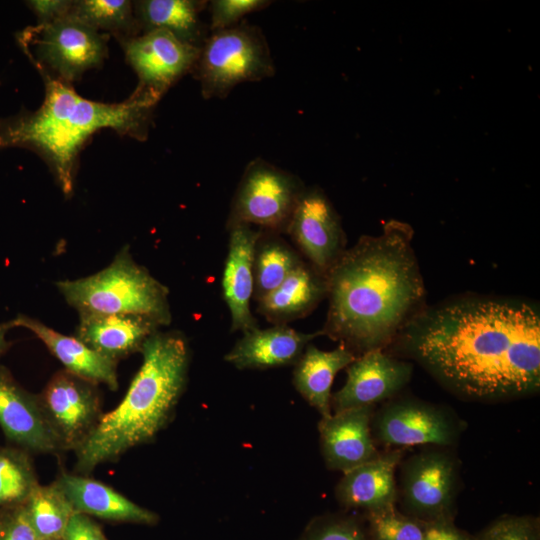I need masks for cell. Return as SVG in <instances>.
<instances>
[{"label":"cell","mask_w":540,"mask_h":540,"mask_svg":"<svg viewBox=\"0 0 540 540\" xmlns=\"http://www.w3.org/2000/svg\"><path fill=\"white\" fill-rule=\"evenodd\" d=\"M395 342L463 399L496 402L540 388V312L531 302L457 297L425 307Z\"/></svg>","instance_id":"obj_1"},{"label":"cell","mask_w":540,"mask_h":540,"mask_svg":"<svg viewBox=\"0 0 540 540\" xmlns=\"http://www.w3.org/2000/svg\"><path fill=\"white\" fill-rule=\"evenodd\" d=\"M410 225L391 220L362 236L326 275L329 301L321 329L356 357L384 350L426 306Z\"/></svg>","instance_id":"obj_2"},{"label":"cell","mask_w":540,"mask_h":540,"mask_svg":"<svg viewBox=\"0 0 540 540\" xmlns=\"http://www.w3.org/2000/svg\"><path fill=\"white\" fill-rule=\"evenodd\" d=\"M45 97L35 111L22 110L0 119V149L34 151L48 165L61 191L69 197L75 184L79 154L90 137L103 128L139 141L148 137L155 105L129 96L119 103L81 97L72 84L43 70Z\"/></svg>","instance_id":"obj_3"},{"label":"cell","mask_w":540,"mask_h":540,"mask_svg":"<svg viewBox=\"0 0 540 540\" xmlns=\"http://www.w3.org/2000/svg\"><path fill=\"white\" fill-rule=\"evenodd\" d=\"M140 352L142 364L122 401L100 417L76 449L77 468L83 473L151 441L174 414L187 383V340L177 331H157Z\"/></svg>","instance_id":"obj_4"},{"label":"cell","mask_w":540,"mask_h":540,"mask_svg":"<svg viewBox=\"0 0 540 540\" xmlns=\"http://www.w3.org/2000/svg\"><path fill=\"white\" fill-rule=\"evenodd\" d=\"M59 292L79 314H135L171 323L168 289L123 247L99 272L57 282Z\"/></svg>","instance_id":"obj_5"},{"label":"cell","mask_w":540,"mask_h":540,"mask_svg":"<svg viewBox=\"0 0 540 540\" xmlns=\"http://www.w3.org/2000/svg\"><path fill=\"white\" fill-rule=\"evenodd\" d=\"M191 73L204 99H224L241 83L274 76L275 66L262 29L243 20L209 34Z\"/></svg>","instance_id":"obj_6"},{"label":"cell","mask_w":540,"mask_h":540,"mask_svg":"<svg viewBox=\"0 0 540 540\" xmlns=\"http://www.w3.org/2000/svg\"><path fill=\"white\" fill-rule=\"evenodd\" d=\"M17 38L37 71L72 84L103 63L109 35L65 17L26 27Z\"/></svg>","instance_id":"obj_7"},{"label":"cell","mask_w":540,"mask_h":540,"mask_svg":"<svg viewBox=\"0 0 540 540\" xmlns=\"http://www.w3.org/2000/svg\"><path fill=\"white\" fill-rule=\"evenodd\" d=\"M305 186L302 180L261 157L251 160L231 202L227 225H256L285 233Z\"/></svg>","instance_id":"obj_8"},{"label":"cell","mask_w":540,"mask_h":540,"mask_svg":"<svg viewBox=\"0 0 540 540\" xmlns=\"http://www.w3.org/2000/svg\"><path fill=\"white\" fill-rule=\"evenodd\" d=\"M119 42L138 77V85L130 96L155 106L176 82L192 72L201 50L163 29Z\"/></svg>","instance_id":"obj_9"},{"label":"cell","mask_w":540,"mask_h":540,"mask_svg":"<svg viewBox=\"0 0 540 540\" xmlns=\"http://www.w3.org/2000/svg\"><path fill=\"white\" fill-rule=\"evenodd\" d=\"M459 489V464L447 451L425 450L401 466L405 514L423 522L451 519Z\"/></svg>","instance_id":"obj_10"},{"label":"cell","mask_w":540,"mask_h":540,"mask_svg":"<svg viewBox=\"0 0 540 540\" xmlns=\"http://www.w3.org/2000/svg\"><path fill=\"white\" fill-rule=\"evenodd\" d=\"M374 440L395 447L417 445L451 446L464 424L448 409L414 398L389 401L373 413Z\"/></svg>","instance_id":"obj_11"},{"label":"cell","mask_w":540,"mask_h":540,"mask_svg":"<svg viewBox=\"0 0 540 540\" xmlns=\"http://www.w3.org/2000/svg\"><path fill=\"white\" fill-rule=\"evenodd\" d=\"M285 233L324 276L346 249L341 219L319 187H305Z\"/></svg>","instance_id":"obj_12"},{"label":"cell","mask_w":540,"mask_h":540,"mask_svg":"<svg viewBox=\"0 0 540 540\" xmlns=\"http://www.w3.org/2000/svg\"><path fill=\"white\" fill-rule=\"evenodd\" d=\"M39 400L65 448L76 450L101 417L93 383L67 371L52 377Z\"/></svg>","instance_id":"obj_13"},{"label":"cell","mask_w":540,"mask_h":540,"mask_svg":"<svg viewBox=\"0 0 540 540\" xmlns=\"http://www.w3.org/2000/svg\"><path fill=\"white\" fill-rule=\"evenodd\" d=\"M346 372L345 384L331 396L334 412L375 406L393 397L410 381L413 366L384 350H373L357 356Z\"/></svg>","instance_id":"obj_14"},{"label":"cell","mask_w":540,"mask_h":540,"mask_svg":"<svg viewBox=\"0 0 540 540\" xmlns=\"http://www.w3.org/2000/svg\"><path fill=\"white\" fill-rule=\"evenodd\" d=\"M228 252L222 274V294L231 317V331L245 333L258 323L251 312L254 297V254L260 229L248 224L227 225Z\"/></svg>","instance_id":"obj_15"},{"label":"cell","mask_w":540,"mask_h":540,"mask_svg":"<svg viewBox=\"0 0 540 540\" xmlns=\"http://www.w3.org/2000/svg\"><path fill=\"white\" fill-rule=\"evenodd\" d=\"M0 426L9 440L22 448L48 453L62 448L40 400L21 388L0 367Z\"/></svg>","instance_id":"obj_16"},{"label":"cell","mask_w":540,"mask_h":540,"mask_svg":"<svg viewBox=\"0 0 540 540\" xmlns=\"http://www.w3.org/2000/svg\"><path fill=\"white\" fill-rule=\"evenodd\" d=\"M374 406L352 408L321 418V451L327 467L346 473L379 455L372 435Z\"/></svg>","instance_id":"obj_17"},{"label":"cell","mask_w":540,"mask_h":540,"mask_svg":"<svg viewBox=\"0 0 540 540\" xmlns=\"http://www.w3.org/2000/svg\"><path fill=\"white\" fill-rule=\"evenodd\" d=\"M403 457L401 449L380 454L344 473L336 486L339 503L367 513L395 507L398 499L396 471Z\"/></svg>","instance_id":"obj_18"},{"label":"cell","mask_w":540,"mask_h":540,"mask_svg":"<svg viewBox=\"0 0 540 540\" xmlns=\"http://www.w3.org/2000/svg\"><path fill=\"white\" fill-rule=\"evenodd\" d=\"M321 330L313 333L297 331L287 325L266 329L256 327L243 333L224 360L238 369H269L295 365L305 348Z\"/></svg>","instance_id":"obj_19"},{"label":"cell","mask_w":540,"mask_h":540,"mask_svg":"<svg viewBox=\"0 0 540 540\" xmlns=\"http://www.w3.org/2000/svg\"><path fill=\"white\" fill-rule=\"evenodd\" d=\"M77 338L98 353L117 361L142 345L162 325L135 314H79Z\"/></svg>","instance_id":"obj_20"},{"label":"cell","mask_w":540,"mask_h":540,"mask_svg":"<svg viewBox=\"0 0 540 540\" xmlns=\"http://www.w3.org/2000/svg\"><path fill=\"white\" fill-rule=\"evenodd\" d=\"M13 327H23L39 338L62 363L66 371L90 383L118 388L117 361L90 348L77 337L66 336L26 315L11 320Z\"/></svg>","instance_id":"obj_21"},{"label":"cell","mask_w":540,"mask_h":540,"mask_svg":"<svg viewBox=\"0 0 540 540\" xmlns=\"http://www.w3.org/2000/svg\"><path fill=\"white\" fill-rule=\"evenodd\" d=\"M326 295V276L304 261L257 302V312L273 325H287L310 314Z\"/></svg>","instance_id":"obj_22"},{"label":"cell","mask_w":540,"mask_h":540,"mask_svg":"<svg viewBox=\"0 0 540 540\" xmlns=\"http://www.w3.org/2000/svg\"><path fill=\"white\" fill-rule=\"evenodd\" d=\"M74 510L106 520L154 524L158 516L111 487L83 476L62 474L56 482Z\"/></svg>","instance_id":"obj_23"},{"label":"cell","mask_w":540,"mask_h":540,"mask_svg":"<svg viewBox=\"0 0 540 540\" xmlns=\"http://www.w3.org/2000/svg\"><path fill=\"white\" fill-rule=\"evenodd\" d=\"M133 6L142 33L163 29L197 48L203 46L210 34L209 25L201 18L208 1L140 0L133 2Z\"/></svg>","instance_id":"obj_24"},{"label":"cell","mask_w":540,"mask_h":540,"mask_svg":"<svg viewBox=\"0 0 540 540\" xmlns=\"http://www.w3.org/2000/svg\"><path fill=\"white\" fill-rule=\"evenodd\" d=\"M355 358L356 356L342 345L331 351H324L310 343L294 365L295 389L320 413L321 418L331 415V387L335 376Z\"/></svg>","instance_id":"obj_25"},{"label":"cell","mask_w":540,"mask_h":540,"mask_svg":"<svg viewBox=\"0 0 540 540\" xmlns=\"http://www.w3.org/2000/svg\"><path fill=\"white\" fill-rule=\"evenodd\" d=\"M303 262L301 256L278 233L261 230L254 254L253 299L260 301Z\"/></svg>","instance_id":"obj_26"},{"label":"cell","mask_w":540,"mask_h":540,"mask_svg":"<svg viewBox=\"0 0 540 540\" xmlns=\"http://www.w3.org/2000/svg\"><path fill=\"white\" fill-rule=\"evenodd\" d=\"M67 17L98 32H108L119 41L140 34L134 6L129 0L72 1Z\"/></svg>","instance_id":"obj_27"},{"label":"cell","mask_w":540,"mask_h":540,"mask_svg":"<svg viewBox=\"0 0 540 540\" xmlns=\"http://www.w3.org/2000/svg\"><path fill=\"white\" fill-rule=\"evenodd\" d=\"M25 503L37 539L62 540L66 525L75 510L57 484H37Z\"/></svg>","instance_id":"obj_28"},{"label":"cell","mask_w":540,"mask_h":540,"mask_svg":"<svg viewBox=\"0 0 540 540\" xmlns=\"http://www.w3.org/2000/svg\"><path fill=\"white\" fill-rule=\"evenodd\" d=\"M37 481L22 451L0 447V508L25 503Z\"/></svg>","instance_id":"obj_29"},{"label":"cell","mask_w":540,"mask_h":540,"mask_svg":"<svg viewBox=\"0 0 540 540\" xmlns=\"http://www.w3.org/2000/svg\"><path fill=\"white\" fill-rule=\"evenodd\" d=\"M372 540H424L426 523L395 507L367 513Z\"/></svg>","instance_id":"obj_30"},{"label":"cell","mask_w":540,"mask_h":540,"mask_svg":"<svg viewBox=\"0 0 540 540\" xmlns=\"http://www.w3.org/2000/svg\"><path fill=\"white\" fill-rule=\"evenodd\" d=\"M269 0H212L208 2L210 33L232 28L253 12L270 6Z\"/></svg>","instance_id":"obj_31"},{"label":"cell","mask_w":540,"mask_h":540,"mask_svg":"<svg viewBox=\"0 0 540 540\" xmlns=\"http://www.w3.org/2000/svg\"><path fill=\"white\" fill-rule=\"evenodd\" d=\"M476 540H540L538 520L529 516L503 515L494 520Z\"/></svg>","instance_id":"obj_32"},{"label":"cell","mask_w":540,"mask_h":540,"mask_svg":"<svg viewBox=\"0 0 540 540\" xmlns=\"http://www.w3.org/2000/svg\"><path fill=\"white\" fill-rule=\"evenodd\" d=\"M302 540H366L362 527L352 517L324 516L315 519Z\"/></svg>","instance_id":"obj_33"},{"label":"cell","mask_w":540,"mask_h":540,"mask_svg":"<svg viewBox=\"0 0 540 540\" xmlns=\"http://www.w3.org/2000/svg\"><path fill=\"white\" fill-rule=\"evenodd\" d=\"M62 540H106L104 534L88 516L75 511L64 530Z\"/></svg>","instance_id":"obj_34"},{"label":"cell","mask_w":540,"mask_h":540,"mask_svg":"<svg viewBox=\"0 0 540 540\" xmlns=\"http://www.w3.org/2000/svg\"><path fill=\"white\" fill-rule=\"evenodd\" d=\"M0 540H37L25 505L19 507L10 518Z\"/></svg>","instance_id":"obj_35"},{"label":"cell","mask_w":540,"mask_h":540,"mask_svg":"<svg viewBox=\"0 0 540 540\" xmlns=\"http://www.w3.org/2000/svg\"><path fill=\"white\" fill-rule=\"evenodd\" d=\"M72 1L67 0H32L28 7L35 13L38 23H49L67 17Z\"/></svg>","instance_id":"obj_36"},{"label":"cell","mask_w":540,"mask_h":540,"mask_svg":"<svg viewBox=\"0 0 540 540\" xmlns=\"http://www.w3.org/2000/svg\"><path fill=\"white\" fill-rule=\"evenodd\" d=\"M424 540H476L466 532L458 529L452 519L425 522Z\"/></svg>","instance_id":"obj_37"},{"label":"cell","mask_w":540,"mask_h":540,"mask_svg":"<svg viewBox=\"0 0 540 540\" xmlns=\"http://www.w3.org/2000/svg\"><path fill=\"white\" fill-rule=\"evenodd\" d=\"M13 327L11 321L0 323V356L5 352L9 343L7 340V332Z\"/></svg>","instance_id":"obj_38"},{"label":"cell","mask_w":540,"mask_h":540,"mask_svg":"<svg viewBox=\"0 0 540 540\" xmlns=\"http://www.w3.org/2000/svg\"><path fill=\"white\" fill-rule=\"evenodd\" d=\"M2 531H3V529L0 528V539H1Z\"/></svg>","instance_id":"obj_39"},{"label":"cell","mask_w":540,"mask_h":540,"mask_svg":"<svg viewBox=\"0 0 540 540\" xmlns=\"http://www.w3.org/2000/svg\"><path fill=\"white\" fill-rule=\"evenodd\" d=\"M38 540V539H37Z\"/></svg>","instance_id":"obj_40"}]
</instances>
